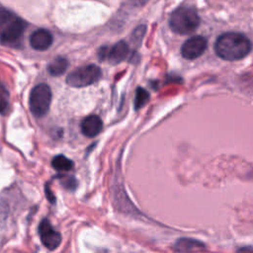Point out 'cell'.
Listing matches in <instances>:
<instances>
[{"label":"cell","instance_id":"cell-3","mask_svg":"<svg viewBox=\"0 0 253 253\" xmlns=\"http://www.w3.org/2000/svg\"><path fill=\"white\" fill-rule=\"evenodd\" d=\"M51 102V90L45 83H41L35 86L29 98L30 109L34 116L41 118L47 114Z\"/></svg>","mask_w":253,"mask_h":253},{"label":"cell","instance_id":"cell-1","mask_svg":"<svg viewBox=\"0 0 253 253\" xmlns=\"http://www.w3.org/2000/svg\"><path fill=\"white\" fill-rule=\"evenodd\" d=\"M252 48L250 40L243 34L228 32L220 35L214 43V51L224 60H239L245 57Z\"/></svg>","mask_w":253,"mask_h":253},{"label":"cell","instance_id":"cell-13","mask_svg":"<svg viewBox=\"0 0 253 253\" xmlns=\"http://www.w3.org/2000/svg\"><path fill=\"white\" fill-rule=\"evenodd\" d=\"M149 100V94L146 90H144L141 87H138L135 92V98H134V108L140 109L142 108Z\"/></svg>","mask_w":253,"mask_h":253},{"label":"cell","instance_id":"cell-17","mask_svg":"<svg viewBox=\"0 0 253 253\" xmlns=\"http://www.w3.org/2000/svg\"><path fill=\"white\" fill-rule=\"evenodd\" d=\"M61 185L69 191H74L77 188L78 183L73 176H63L61 177Z\"/></svg>","mask_w":253,"mask_h":253},{"label":"cell","instance_id":"cell-7","mask_svg":"<svg viewBox=\"0 0 253 253\" xmlns=\"http://www.w3.org/2000/svg\"><path fill=\"white\" fill-rule=\"evenodd\" d=\"M208 41L202 36H194L188 39L181 47V54L186 59L200 57L207 49Z\"/></svg>","mask_w":253,"mask_h":253},{"label":"cell","instance_id":"cell-14","mask_svg":"<svg viewBox=\"0 0 253 253\" xmlns=\"http://www.w3.org/2000/svg\"><path fill=\"white\" fill-rule=\"evenodd\" d=\"M16 17L12 12L0 8V34L4 31V29L9 25V23Z\"/></svg>","mask_w":253,"mask_h":253},{"label":"cell","instance_id":"cell-2","mask_svg":"<svg viewBox=\"0 0 253 253\" xmlns=\"http://www.w3.org/2000/svg\"><path fill=\"white\" fill-rule=\"evenodd\" d=\"M201 23L198 13L190 7L175 9L169 18L170 29L179 35H189L195 32Z\"/></svg>","mask_w":253,"mask_h":253},{"label":"cell","instance_id":"cell-18","mask_svg":"<svg viewBox=\"0 0 253 253\" xmlns=\"http://www.w3.org/2000/svg\"><path fill=\"white\" fill-rule=\"evenodd\" d=\"M45 195H46V199L49 201V203H51V204H54V203H55V197H54V195L52 194V192H51V190H50L48 184L45 185Z\"/></svg>","mask_w":253,"mask_h":253},{"label":"cell","instance_id":"cell-16","mask_svg":"<svg viewBox=\"0 0 253 253\" xmlns=\"http://www.w3.org/2000/svg\"><path fill=\"white\" fill-rule=\"evenodd\" d=\"M203 244L200 242H197L192 239H181L177 242V249L179 250H190L195 249L196 247H201Z\"/></svg>","mask_w":253,"mask_h":253},{"label":"cell","instance_id":"cell-5","mask_svg":"<svg viewBox=\"0 0 253 253\" xmlns=\"http://www.w3.org/2000/svg\"><path fill=\"white\" fill-rule=\"evenodd\" d=\"M27 23L19 17H15L0 34V42L4 45H15L20 42Z\"/></svg>","mask_w":253,"mask_h":253},{"label":"cell","instance_id":"cell-4","mask_svg":"<svg viewBox=\"0 0 253 253\" xmlns=\"http://www.w3.org/2000/svg\"><path fill=\"white\" fill-rule=\"evenodd\" d=\"M102 76L101 68L95 64H88L74 69L66 77V83L75 88L89 86L97 82Z\"/></svg>","mask_w":253,"mask_h":253},{"label":"cell","instance_id":"cell-11","mask_svg":"<svg viewBox=\"0 0 253 253\" xmlns=\"http://www.w3.org/2000/svg\"><path fill=\"white\" fill-rule=\"evenodd\" d=\"M68 60L62 56L55 57L47 65V71L52 76H59L63 74L68 68Z\"/></svg>","mask_w":253,"mask_h":253},{"label":"cell","instance_id":"cell-6","mask_svg":"<svg viewBox=\"0 0 253 253\" xmlns=\"http://www.w3.org/2000/svg\"><path fill=\"white\" fill-rule=\"evenodd\" d=\"M128 54V45L126 42L120 41L114 45L102 46L98 51L101 60H108L112 64H118L125 60Z\"/></svg>","mask_w":253,"mask_h":253},{"label":"cell","instance_id":"cell-8","mask_svg":"<svg viewBox=\"0 0 253 253\" xmlns=\"http://www.w3.org/2000/svg\"><path fill=\"white\" fill-rule=\"evenodd\" d=\"M39 233L41 241L48 250L56 249L61 243V235L58 231L53 229L49 220L43 218L39 225Z\"/></svg>","mask_w":253,"mask_h":253},{"label":"cell","instance_id":"cell-10","mask_svg":"<svg viewBox=\"0 0 253 253\" xmlns=\"http://www.w3.org/2000/svg\"><path fill=\"white\" fill-rule=\"evenodd\" d=\"M81 131L88 137H94L103 129V122L97 115H90L81 122Z\"/></svg>","mask_w":253,"mask_h":253},{"label":"cell","instance_id":"cell-15","mask_svg":"<svg viewBox=\"0 0 253 253\" xmlns=\"http://www.w3.org/2000/svg\"><path fill=\"white\" fill-rule=\"evenodd\" d=\"M9 106V92L7 88L0 83V114H5Z\"/></svg>","mask_w":253,"mask_h":253},{"label":"cell","instance_id":"cell-9","mask_svg":"<svg viewBox=\"0 0 253 253\" xmlns=\"http://www.w3.org/2000/svg\"><path fill=\"white\" fill-rule=\"evenodd\" d=\"M53 42L51 33L45 29H39L35 31L30 37V44L36 50L47 49Z\"/></svg>","mask_w":253,"mask_h":253},{"label":"cell","instance_id":"cell-12","mask_svg":"<svg viewBox=\"0 0 253 253\" xmlns=\"http://www.w3.org/2000/svg\"><path fill=\"white\" fill-rule=\"evenodd\" d=\"M73 161L62 154L54 156L51 161V166L57 171H69L73 168Z\"/></svg>","mask_w":253,"mask_h":253}]
</instances>
